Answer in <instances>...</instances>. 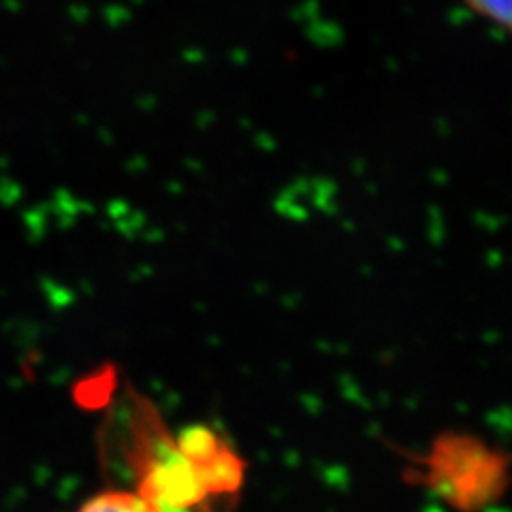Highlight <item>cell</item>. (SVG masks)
<instances>
[{
    "mask_svg": "<svg viewBox=\"0 0 512 512\" xmlns=\"http://www.w3.org/2000/svg\"><path fill=\"white\" fill-rule=\"evenodd\" d=\"M478 18L498 26L512 37V0H461Z\"/></svg>",
    "mask_w": 512,
    "mask_h": 512,
    "instance_id": "obj_4",
    "label": "cell"
},
{
    "mask_svg": "<svg viewBox=\"0 0 512 512\" xmlns=\"http://www.w3.org/2000/svg\"><path fill=\"white\" fill-rule=\"evenodd\" d=\"M239 459L205 427H192L171 446H160L137 493L154 512H195L207 500L235 493Z\"/></svg>",
    "mask_w": 512,
    "mask_h": 512,
    "instance_id": "obj_2",
    "label": "cell"
},
{
    "mask_svg": "<svg viewBox=\"0 0 512 512\" xmlns=\"http://www.w3.org/2000/svg\"><path fill=\"white\" fill-rule=\"evenodd\" d=\"M75 512H154L137 491L111 489L92 495Z\"/></svg>",
    "mask_w": 512,
    "mask_h": 512,
    "instance_id": "obj_3",
    "label": "cell"
},
{
    "mask_svg": "<svg viewBox=\"0 0 512 512\" xmlns=\"http://www.w3.org/2000/svg\"><path fill=\"white\" fill-rule=\"evenodd\" d=\"M404 478L451 512H485L512 487V455L470 429H442L408 455Z\"/></svg>",
    "mask_w": 512,
    "mask_h": 512,
    "instance_id": "obj_1",
    "label": "cell"
}]
</instances>
